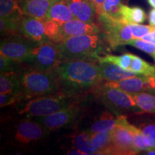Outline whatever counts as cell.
Masks as SVG:
<instances>
[{
    "mask_svg": "<svg viewBox=\"0 0 155 155\" xmlns=\"http://www.w3.org/2000/svg\"><path fill=\"white\" fill-rule=\"evenodd\" d=\"M58 81L55 72L32 69L20 75L21 93L23 100L28 101L35 97L55 93L58 89Z\"/></svg>",
    "mask_w": 155,
    "mask_h": 155,
    "instance_id": "3957f363",
    "label": "cell"
},
{
    "mask_svg": "<svg viewBox=\"0 0 155 155\" xmlns=\"http://www.w3.org/2000/svg\"><path fill=\"white\" fill-rule=\"evenodd\" d=\"M47 131L48 129L37 120L25 119L17 124L14 138L19 144H32L41 140Z\"/></svg>",
    "mask_w": 155,
    "mask_h": 155,
    "instance_id": "30bf717a",
    "label": "cell"
},
{
    "mask_svg": "<svg viewBox=\"0 0 155 155\" xmlns=\"http://www.w3.org/2000/svg\"><path fill=\"white\" fill-rule=\"evenodd\" d=\"M23 15L17 0H0V18L20 19Z\"/></svg>",
    "mask_w": 155,
    "mask_h": 155,
    "instance_id": "603a6c76",
    "label": "cell"
},
{
    "mask_svg": "<svg viewBox=\"0 0 155 155\" xmlns=\"http://www.w3.org/2000/svg\"><path fill=\"white\" fill-rule=\"evenodd\" d=\"M129 71L137 75L151 76L155 75V66L147 63L139 56L132 54V60Z\"/></svg>",
    "mask_w": 155,
    "mask_h": 155,
    "instance_id": "484cf974",
    "label": "cell"
},
{
    "mask_svg": "<svg viewBox=\"0 0 155 155\" xmlns=\"http://www.w3.org/2000/svg\"><path fill=\"white\" fill-rule=\"evenodd\" d=\"M91 139L94 147L99 154H113L112 131L104 132H90Z\"/></svg>",
    "mask_w": 155,
    "mask_h": 155,
    "instance_id": "ffe728a7",
    "label": "cell"
},
{
    "mask_svg": "<svg viewBox=\"0 0 155 155\" xmlns=\"http://www.w3.org/2000/svg\"><path fill=\"white\" fill-rule=\"evenodd\" d=\"M57 0H17L23 15L45 21L51 5Z\"/></svg>",
    "mask_w": 155,
    "mask_h": 155,
    "instance_id": "9a60e30c",
    "label": "cell"
},
{
    "mask_svg": "<svg viewBox=\"0 0 155 155\" xmlns=\"http://www.w3.org/2000/svg\"><path fill=\"white\" fill-rule=\"evenodd\" d=\"M149 22L152 27H155V8L152 9L149 14Z\"/></svg>",
    "mask_w": 155,
    "mask_h": 155,
    "instance_id": "d590c367",
    "label": "cell"
},
{
    "mask_svg": "<svg viewBox=\"0 0 155 155\" xmlns=\"http://www.w3.org/2000/svg\"><path fill=\"white\" fill-rule=\"evenodd\" d=\"M19 34L36 44L50 41L45 35L44 21L33 17L23 16Z\"/></svg>",
    "mask_w": 155,
    "mask_h": 155,
    "instance_id": "4fadbf2b",
    "label": "cell"
},
{
    "mask_svg": "<svg viewBox=\"0 0 155 155\" xmlns=\"http://www.w3.org/2000/svg\"><path fill=\"white\" fill-rule=\"evenodd\" d=\"M145 154L147 155H155V147H151L148 150L145 151Z\"/></svg>",
    "mask_w": 155,
    "mask_h": 155,
    "instance_id": "ab89813d",
    "label": "cell"
},
{
    "mask_svg": "<svg viewBox=\"0 0 155 155\" xmlns=\"http://www.w3.org/2000/svg\"><path fill=\"white\" fill-rule=\"evenodd\" d=\"M82 113V107L77 102L50 115L37 118V121L48 131H54L71 125L77 121Z\"/></svg>",
    "mask_w": 155,
    "mask_h": 155,
    "instance_id": "9c48e42d",
    "label": "cell"
},
{
    "mask_svg": "<svg viewBox=\"0 0 155 155\" xmlns=\"http://www.w3.org/2000/svg\"><path fill=\"white\" fill-rule=\"evenodd\" d=\"M152 81H151V88L150 90L148 91L147 92H150V93H152V94H154L155 95V75H154V76H152Z\"/></svg>",
    "mask_w": 155,
    "mask_h": 155,
    "instance_id": "f35d334b",
    "label": "cell"
},
{
    "mask_svg": "<svg viewBox=\"0 0 155 155\" xmlns=\"http://www.w3.org/2000/svg\"><path fill=\"white\" fill-rule=\"evenodd\" d=\"M63 62L73 59H96L102 50L100 36L81 35L65 39L58 43Z\"/></svg>",
    "mask_w": 155,
    "mask_h": 155,
    "instance_id": "7a4b0ae2",
    "label": "cell"
},
{
    "mask_svg": "<svg viewBox=\"0 0 155 155\" xmlns=\"http://www.w3.org/2000/svg\"><path fill=\"white\" fill-rule=\"evenodd\" d=\"M127 45L133 46L136 48L142 50L145 53L152 55L155 54V45L143 39H132L128 42Z\"/></svg>",
    "mask_w": 155,
    "mask_h": 155,
    "instance_id": "4dcf8cb0",
    "label": "cell"
},
{
    "mask_svg": "<svg viewBox=\"0 0 155 155\" xmlns=\"http://www.w3.org/2000/svg\"><path fill=\"white\" fill-rule=\"evenodd\" d=\"M75 19L86 22H94L97 16L93 0H65Z\"/></svg>",
    "mask_w": 155,
    "mask_h": 155,
    "instance_id": "2e32d148",
    "label": "cell"
},
{
    "mask_svg": "<svg viewBox=\"0 0 155 155\" xmlns=\"http://www.w3.org/2000/svg\"><path fill=\"white\" fill-rule=\"evenodd\" d=\"M15 63L9 58L5 57V55H0V71L2 73L11 72L15 71Z\"/></svg>",
    "mask_w": 155,
    "mask_h": 155,
    "instance_id": "836d02e7",
    "label": "cell"
},
{
    "mask_svg": "<svg viewBox=\"0 0 155 155\" xmlns=\"http://www.w3.org/2000/svg\"><path fill=\"white\" fill-rule=\"evenodd\" d=\"M75 19L65 0H57L51 5L46 19H50L60 25ZM45 19V20H46Z\"/></svg>",
    "mask_w": 155,
    "mask_h": 155,
    "instance_id": "d6986e66",
    "label": "cell"
},
{
    "mask_svg": "<svg viewBox=\"0 0 155 155\" xmlns=\"http://www.w3.org/2000/svg\"><path fill=\"white\" fill-rule=\"evenodd\" d=\"M135 102L142 112L155 114V95L150 92H139L131 94Z\"/></svg>",
    "mask_w": 155,
    "mask_h": 155,
    "instance_id": "d4e9b609",
    "label": "cell"
},
{
    "mask_svg": "<svg viewBox=\"0 0 155 155\" xmlns=\"http://www.w3.org/2000/svg\"><path fill=\"white\" fill-rule=\"evenodd\" d=\"M98 89L97 95L101 101L116 115L140 114L142 112L130 93L119 88L104 86Z\"/></svg>",
    "mask_w": 155,
    "mask_h": 155,
    "instance_id": "5b68a950",
    "label": "cell"
},
{
    "mask_svg": "<svg viewBox=\"0 0 155 155\" xmlns=\"http://www.w3.org/2000/svg\"><path fill=\"white\" fill-rule=\"evenodd\" d=\"M63 59L58 43L46 41L36 45L31 51L30 61L35 68L54 72L61 65Z\"/></svg>",
    "mask_w": 155,
    "mask_h": 155,
    "instance_id": "8992f818",
    "label": "cell"
},
{
    "mask_svg": "<svg viewBox=\"0 0 155 155\" xmlns=\"http://www.w3.org/2000/svg\"><path fill=\"white\" fill-rule=\"evenodd\" d=\"M97 17L103 28L106 42L111 48L127 45L134 39L130 25L121 19L113 18L105 14H99Z\"/></svg>",
    "mask_w": 155,
    "mask_h": 155,
    "instance_id": "52a82bcc",
    "label": "cell"
},
{
    "mask_svg": "<svg viewBox=\"0 0 155 155\" xmlns=\"http://www.w3.org/2000/svg\"><path fill=\"white\" fill-rule=\"evenodd\" d=\"M100 28L94 22H86L73 19L61 25L57 43L63 42L71 37L81 35H96L100 32Z\"/></svg>",
    "mask_w": 155,
    "mask_h": 155,
    "instance_id": "8fae6325",
    "label": "cell"
},
{
    "mask_svg": "<svg viewBox=\"0 0 155 155\" xmlns=\"http://www.w3.org/2000/svg\"><path fill=\"white\" fill-rule=\"evenodd\" d=\"M95 4V6H96V9L97 11V15L99 12L101 10V8L104 2V0H93Z\"/></svg>",
    "mask_w": 155,
    "mask_h": 155,
    "instance_id": "8d00e7d4",
    "label": "cell"
},
{
    "mask_svg": "<svg viewBox=\"0 0 155 155\" xmlns=\"http://www.w3.org/2000/svg\"><path fill=\"white\" fill-rule=\"evenodd\" d=\"M45 22V35L50 41L57 43V40L60 34L61 25L59 23L50 19H46Z\"/></svg>",
    "mask_w": 155,
    "mask_h": 155,
    "instance_id": "f1b7e54d",
    "label": "cell"
},
{
    "mask_svg": "<svg viewBox=\"0 0 155 155\" xmlns=\"http://www.w3.org/2000/svg\"><path fill=\"white\" fill-rule=\"evenodd\" d=\"M141 39L146 40V41L152 42V43L155 45V28H154V30L152 31V32H151L149 34L144 35Z\"/></svg>",
    "mask_w": 155,
    "mask_h": 155,
    "instance_id": "e575fe53",
    "label": "cell"
},
{
    "mask_svg": "<svg viewBox=\"0 0 155 155\" xmlns=\"http://www.w3.org/2000/svg\"><path fill=\"white\" fill-rule=\"evenodd\" d=\"M36 45L24 36L10 35L2 40L0 54L15 63H26L30 61L31 51Z\"/></svg>",
    "mask_w": 155,
    "mask_h": 155,
    "instance_id": "ba28073f",
    "label": "cell"
},
{
    "mask_svg": "<svg viewBox=\"0 0 155 155\" xmlns=\"http://www.w3.org/2000/svg\"><path fill=\"white\" fill-rule=\"evenodd\" d=\"M67 154H75V155H84V154L82 152H81L80 150H78V149L75 148V147H73L72 149H71V150H69L68 151Z\"/></svg>",
    "mask_w": 155,
    "mask_h": 155,
    "instance_id": "74e56055",
    "label": "cell"
},
{
    "mask_svg": "<svg viewBox=\"0 0 155 155\" xmlns=\"http://www.w3.org/2000/svg\"><path fill=\"white\" fill-rule=\"evenodd\" d=\"M119 13L121 20L128 25L141 24L147 19L146 12L139 7H129L122 4Z\"/></svg>",
    "mask_w": 155,
    "mask_h": 155,
    "instance_id": "44dd1931",
    "label": "cell"
},
{
    "mask_svg": "<svg viewBox=\"0 0 155 155\" xmlns=\"http://www.w3.org/2000/svg\"><path fill=\"white\" fill-rule=\"evenodd\" d=\"M142 132L146 144L150 147H155V122L147 123L139 127Z\"/></svg>",
    "mask_w": 155,
    "mask_h": 155,
    "instance_id": "f546056e",
    "label": "cell"
},
{
    "mask_svg": "<svg viewBox=\"0 0 155 155\" xmlns=\"http://www.w3.org/2000/svg\"><path fill=\"white\" fill-rule=\"evenodd\" d=\"M54 72L59 82L73 89L92 88L104 81L99 65L88 59L63 61Z\"/></svg>",
    "mask_w": 155,
    "mask_h": 155,
    "instance_id": "6da1fadb",
    "label": "cell"
},
{
    "mask_svg": "<svg viewBox=\"0 0 155 155\" xmlns=\"http://www.w3.org/2000/svg\"><path fill=\"white\" fill-rule=\"evenodd\" d=\"M113 154L132 155L139 154L134 145L132 134L127 128L118 126L112 130Z\"/></svg>",
    "mask_w": 155,
    "mask_h": 155,
    "instance_id": "7c38bea8",
    "label": "cell"
},
{
    "mask_svg": "<svg viewBox=\"0 0 155 155\" xmlns=\"http://www.w3.org/2000/svg\"><path fill=\"white\" fill-rule=\"evenodd\" d=\"M21 92L20 75L15 71L2 73L0 75V94Z\"/></svg>",
    "mask_w": 155,
    "mask_h": 155,
    "instance_id": "7402d4cb",
    "label": "cell"
},
{
    "mask_svg": "<svg viewBox=\"0 0 155 155\" xmlns=\"http://www.w3.org/2000/svg\"><path fill=\"white\" fill-rule=\"evenodd\" d=\"M119 124V116L110 111H104L95 119L90 130L91 133L112 131Z\"/></svg>",
    "mask_w": 155,
    "mask_h": 155,
    "instance_id": "ac0fdd59",
    "label": "cell"
},
{
    "mask_svg": "<svg viewBox=\"0 0 155 155\" xmlns=\"http://www.w3.org/2000/svg\"><path fill=\"white\" fill-rule=\"evenodd\" d=\"M134 39H141L146 35L152 32L155 27L151 25H143L139 24H130Z\"/></svg>",
    "mask_w": 155,
    "mask_h": 155,
    "instance_id": "d6a6232c",
    "label": "cell"
},
{
    "mask_svg": "<svg viewBox=\"0 0 155 155\" xmlns=\"http://www.w3.org/2000/svg\"><path fill=\"white\" fill-rule=\"evenodd\" d=\"M152 58H154V61H155V54H154V55H152Z\"/></svg>",
    "mask_w": 155,
    "mask_h": 155,
    "instance_id": "b9f144b4",
    "label": "cell"
},
{
    "mask_svg": "<svg viewBox=\"0 0 155 155\" xmlns=\"http://www.w3.org/2000/svg\"><path fill=\"white\" fill-rule=\"evenodd\" d=\"M98 65L100 67L103 80L106 81H117L138 75L136 73L126 71L119 65H116L109 62L99 63Z\"/></svg>",
    "mask_w": 155,
    "mask_h": 155,
    "instance_id": "e0dca14e",
    "label": "cell"
},
{
    "mask_svg": "<svg viewBox=\"0 0 155 155\" xmlns=\"http://www.w3.org/2000/svg\"><path fill=\"white\" fill-rule=\"evenodd\" d=\"M75 103L65 94L35 97L28 101L19 111V115L26 118H39L60 111Z\"/></svg>",
    "mask_w": 155,
    "mask_h": 155,
    "instance_id": "277c9868",
    "label": "cell"
},
{
    "mask_svg": "<svg viewBox=\"0 0 155 155\" xmlns=\"http://www.w3.org/2000/svg\"><path fill=\"white\" fill-rule=\"evenodd\" d=\"M121 5V0H104L98 15L105 14L113 18L121 19L119 11Z\"/></svg>",
    "mask_w": 155,
    "mask_h": 155,
    "instance_id": "83f0119b",
    "label": "cell"
},
{
    "mask_svg": "<svg viewBox=\"0 0 155 155\" xmlns=\"http://www.w3.org/2000/svg\"><path fill=\"white\" fill-rule=\"evenodd\" d=\"M148 2L152 7L155 8V0H148Z\"/></svg>",
    "mask_w": 155,
    "mask_h": 155,
    "instance_id": "60d3db41",
    "label": "cell"
},
{
    "mask_svg": "<svg viewBox=\"0 0 155 155\" xmlns=\"http://www.w3.org/2000/svg\"><path fill=\"white\" fill-rule=\"evenodd\" d=\"M73 147L82 152L84 155L99 154L92 144L89 131H83L75 134L73 139Z\"/></svg>",
    "mask_w": 155,
    "mask_h": 155,
    "instance_id": "cb8c5ba5",
    "label": "cell"
},
{
    "mask_svg": "<svg viewBox=\"0 0 155 155\" xmlns=\"http://www.w3.org/2000/svg\"><path fill=\"white\" fill-rule=\"evenodd\" d=\"M23 100L22 93H9L0 94V106L1 108L9 106Z\"/></svg>",
    "mask_w": 155,
    "mask_h": 155,
    "instance_id": "1f68e13d",
    "label": "cell"
},
{
    "mask_svg": "<svg viewBox=\"0 0 155 155\" xmlns=\"http://www.w3.org/2000/svg\"><path fill=\"white\" fill-rule=\"evenodd\" d=\"M103 86L119 88L130 94L147 92L150 88V76L138 75L117 81H106Z\"/></svg>",
    "mask_w": 155,
    "mask_h": 155,
    "instance_id": "5bb4252c",
    "label": "cell"
},
{
    "mask_svg": "<svg viewBox=\"0 0 155 155\" xmlns=\"http://www.w3.org/2000/svg\"><path fill=\"white\" fill-rule=\"evenodd\" d=\"M131 60H132V54L131 53H125L122 55H106L104 57L97 58V61L98 63H104V62H109L119 65L121 68L129 71V67H130Z\"/></svg>",
    "mask_w": 155,
    "mask_h": 155,
    "instance_id": "4316f807",
    "label": "cell"
}]
</instances>
